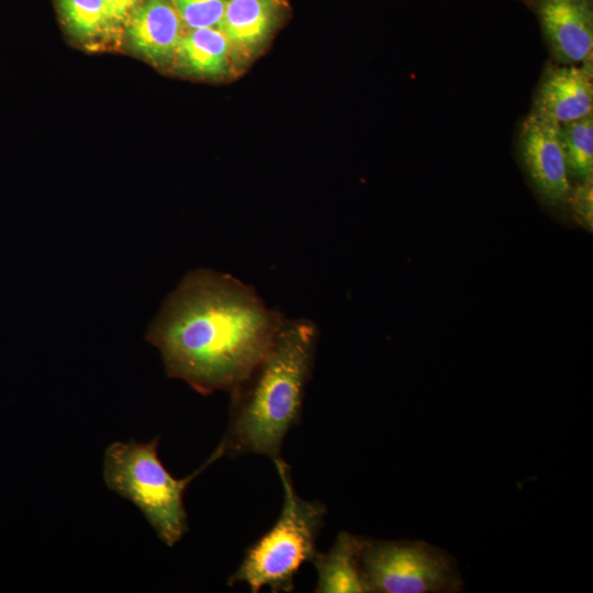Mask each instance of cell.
I'll return each instance as SVG.
<instances>
[{
    "mask_svg": "<svg viewBox=\"0 0 593 593\" xmlns=\"http://www.w3.org/2000/svg\"><path fill=\"white\" fill-rule=\"evenodd\" d=\"M284 317L254 287L199 268L167 296L146 339L159 349L168 377L202 395L230 393L265 354Z\"/></svg>",
    "mask_w": 593,
    "mask_h": 593,
    "instance_id": "cell-1",
    "label": "cell"
},
{
    "mask_svg": "<svg viewBox=\"0 0 593 593\" xmlns=\"http://www.w3.org/2000/svg\"><path fill=\"white\" fill-rule=\"evenodd\" d=\"M317 339L313 321L283 318L265 354L230 392L228 424L220 443L224 456L281 457L287 434L301 418Z\"/></svg>",
    "mask_w": 593,
    "mask_h": 593,
    "instance_id": "cell-2",
    "label": "cell"
},
{
    "mask_svg": "<svg viewBox=\"0 0 593 593\" xmlns=\"http://www.w3.org/2000/svg\"><path fill=\"white\" fill-rule=\"evenodd\" d=\"M158 444L159 437L148 443H112L104 452L103 479L108 489L137 506L160 540L172 547L188 532L187 486L224 454L219 444L200 468L176 479L160 461Z\"/></svg>",
    "mask_w": 593,
    "mask_h": 593,
    "instance_id": "cell-3",
    "label": "cell"
},
{
    "mask_svg": "<svg viewBox=\"0 0 593 593\" xmlns=\"http://www.w3.org/2000/svg\"><path fill=\"white\" fill-rule=\"evenodd\" d=\"M283 486V505L277 522L250 545L228 585L245 583L250 592L262 588L271 592H291L301 567L317 553L316 539L324 525L326 506L302 499L293 486L290 466L278 457L272 460Z\"/></svg>",
    "mask_w": 593,
    "mask_h": 593,
    "instance_id": "cell-4",
    "label": "cell"
},
{
    "mask_svg": "<svg viewBox=\"0 0 593 593\" xmlns=\"http://www.w3.org/2000/svg\"><path fill=\"white\" fill-rule=\"evenodd\" d=\"M360 564L369 593H455L463 586L456 559L424 540L363 537Z\"/></svg>",
    "mask_w": 593,
    "mask_h": 593,
    "instance_id": "cell-5",
    "label": "cell"
},
{
    "mask_svg": "<svg viewBox=\"0 0 593 593\" xmlns=\"http://www.w3.org/2000/svg\"><path fill=\"white\" fill-rule=\"evenodd\" d=\"M519 152L539 195L551 205L568 203L571 187L560 139V124L532 111L521 127Z\"/></svg>",
    "mask_w": 593,
    "mask_h": 593,
    "instance_id": "cell-6",
    "label": "cell"
},
{
    "mask_svg": "<svg viewBox=\"0 0 593 593\" xmlns=\"http://www.w3.org/2000/svg\"><path fill=\"white\" fill-rule=\"evenodd\" d=\"M556 58L564 65H589L593 51L592 0H527Z\"/></svg>",
    "mask_w": 593,
    "mask_h": 593,
    "instance_id": "cell-7",
    "label": "cell"
},
{
    "mask_svg": "<svg viewBox=\"0 0 593 593\" xmlns=\"http://www.w3.org/2000/svg\"><path fill=\"white\" fill-rule=\"evenodd\" d=\"M591 69L585 65L550 67L537 89L533 111L558 124L592 114Z\"/></svg>",
    "mask_w": 593,
    "mask_h": 593,
    "instance_id": "cell-8",
    "label": "cell"
},
{
    "mask_svg": "<svg viewBox=\"0 0 593 593\" xmlns=\"http://www.w3.org/2000/svg\"><path fill=\"white\" fill-rule=\"evenodd\" d=\"M184 32L177 9L168 0H146L128 18L130 42L139 54L155 63L176 56Z\"/></svg>",
    "mask_w": 593,
    "mask_h": 593,
    "instance_id": "cell-9",
    "label": "cell"
},
{
    "mask_svg": "<svg viewBox=\"0 0 593 593\" xmlns=\"http://www.w3.org/2000/svg\"><path fill=\"white\" fill-rule=\"evenodd\" d=\"M363 537L340 532L326 552L316 553V593H369L360 564Z\"/></svg>",
    "mask_w": 593,
    "mask_h": 593,
    "instance_id": "cell-10",
    "label": "cell"
},
{
    "mask_svg": "<svg viewBox=\"0 0 593 593\" xmlns=\"http://www.w3.org/2000/svg\"><path fill=\"white\" fill-rule=\"evenodd\" d=\"M276 16L275 0H226L219 30L232 48L251 54L270 34Z\"/></svg>",
    "mask_w": 593,
    "mask_h": 593,
    "instance_id": "cell-11",
    "label": "cell"
},
{
    "mask_svg": "<svg viewBox=\"0 0 593 593\" xmlns=\"http://www.w3.org/2000/svg\"><path fill=\"white\" fill-rule=\"evenodd\" d=\"M231 44L215 27L184 32L176 56L190 71L208 77L224 74L228 67Z\"/></svg>",
    "mask_w": 593,
    "mask_h": 593,
    "instance_id": "cell-12",
    "label": "cell"
},
{
    "mask_svg": "<svg viewBox=\"0 0 593 593\" xmlns=\"http://www.w3.org/2000/svg\"><path fill=\"white\" fill-rule=\"evenodd\" d=\"M560 139L568 175L592 180L593 176V116L560 124Z\"/></svg>",
    "mask_w": 593,
    "mask_h": 593,
    "instance_id": "cell-13",
    "label": "cell"
},
{
    "mask_svg": "<svg viewBox=\"0 0 593 593\" xmlns=\"http://www.w3.org/2000/svg\"><path fill=\"white\" fill-rule=\"evenodd\" d=\"M68 29L79 38L92 40L112 26L102 0H57Z\"/></svg>",
    "mask_w": 593,
    "mask_h": 593,
    "instance_id": "cell-14",
    "label": "cell"
},
{
    "mask_svg": "<svg viewBox=\"0 0 593 593\" xmlns=\"http://www.w3.org/2000/svg\"><path fill=\"white\" fill-rule=\"evenodd\" d=\"M184 26L219 29L226 0H172Z\"/></svg>",
    "mask_w": 593,
    "mask_h": 593,
    "instance_id": "cell-15",
    "label": "cell"
},
{
    "mask_svg": "<svg viewBox=\"0 0 593 593\" xmlns=\"http://www.w3.org/2000/svg\"><path fill=\"white\" fill-rule=\"evenodd\" d=\"M569 202L579 223L591 231L593 213L592 180L581 181L580 184L571 190Z\"/></svg>",
    "mask_w": 593,
    "mask_h": 593,
    "instance_id": "cell-16",
    "label": "cell"
},
{
    "mask_svg": "<svg viewBox=\"0 0 593 593\" xmlns=\"http://www.w3.org/2000/svg\"><path fill=\"white\" fill-rule=\"evenodd\" d=\"M139 0H102L112 26L127 20Z\"/></svg>",
    "mask_w": 593,
    "mask_h": 593,
    "instance_id": "cell-17",
    "label": "cell"
}]
</instances>
